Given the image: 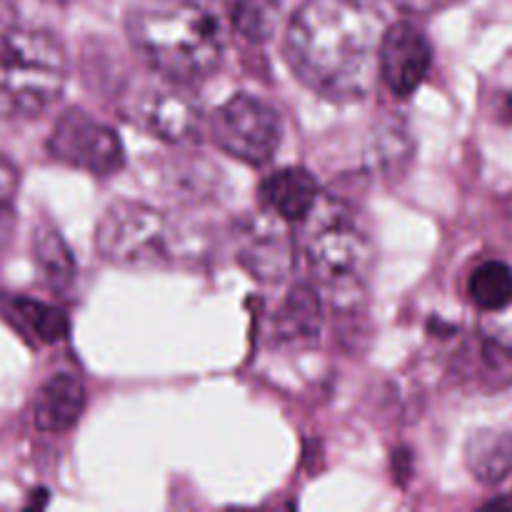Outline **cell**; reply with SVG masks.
Returning <instances> with one entry per match:
<instances>
[{
    "label": "cell",
    "instance_id": "obj_13",
    "mask_svg": "<svg viewBox=\"0 0 512 512\" xmlns=\"http://www.w3.org/2000/svg\"><path fill=\"white\" fill-rule=\"evenodd\" d=\"M0 313L30 343L53 345L63 340L65 333H68V318L58 308L40 303V300L5 295L0 300Z\"/></svg>",
    "mask_w": 512,
    "mask_h": 512
},
{
    "label": "cell",
    "instance_id": "obj_17",
    "mask_svg": "<svg viewBox=\"0 0 512 512\" xmlns=\"http://www.w3.org/2000/svg\"><path fill=\"white\" fill-rule=\"evenodd\" d=\"M35 263L50 288H68L75 275V260L58 230L40 228L33 238Z\"/></svg>",
    "mask_w": 512,
    "mask_h": 512
},
{
    "label": "cell",
    "instance_id": "obj_9",
    "mask_svg": "<svg viewBox=\"0 0 512 512\" xmlns=\"http://www.w3.org/2000/svg\"><path fill=\"white\" fill-rule=\"evenodd\" d=\"M433 63L428 38L413 23H395L385 28L380 43V75L398 98H408L420 88Z\"/></svg>",
    "mask_w": 512,
    "mask_h": 512
},
{
    "label": "cell",
    "instance_id": "obj_20",
    "mask_svg": "<svg viewBox=\"0 0 512 512\" xmlns=\"http://www.w3.org/2000/svg\"><path fill=\"white\" fill-rule=\"evenodd\" d=\"M505 118L512 120V93L508 95V100H505Z\"/></svg>",
    "mask_w": 512,
    "mask_h": 512
},
{
    "label": "cell",
    "instance_id": "obj_22",
    "mask_svg": "<svg viewBox=\"0 0 512 512\" xmlns=\"http://www.w3.org/2000/svg\"><path fill=\"white\" fill-rule=\"evenodd\" d=\"M438 3H445V5H448V3H460V0H438Z\"/></svg>",
    "mask_w": 512,
    "mask_h": 512
},
{
    "label": "cell",
    "instance_id": "obj_11",
    "mask_svg": "<svg viewBox=\"0 0 512 512\" xmlns=\"http://www.w3.org/2000/svg\"><path fill=\"white\" fill-rule=\"evenodd\" d=\"M85 410V388L73 373H58L40 388L33 420L43 433H68Z\"/></svg>",
    "mask_w": 512,
    "mask_h": 512
},
{
    "label": "cell",
    "instance_id": "obj_3",
    "mask_svg": "<svg viewBox=\"0 0 512 512\" xmlns=\"http://www.w3.org/2000/svg\"><path fill=\"white\" fill-rule=\"evenodd\" d=\"M68 78L65 48L50 30L15 23L0 30V115H40Z\"/></svg>",
    "mask_w": 512,
    "mask_h": 512
},
{
    "label": "cell",
    "instance_id": "obj_12",
    "mask_svg": "<svg viewBox=\"0 0 512 512\" xmlns=\"http://www.w3.org/2000/svg\"><path fill=\"white\" fill-rule=\"evenodd\" d=\"M265 205L283 220H303L313 213L318 183L305 168H280L263 180Z\"/></svg>",
    "mask_w": 512,
    "mask_h": 512
},
{
    "label": "cell",
    "instance_id": "obj_16",
    "mask_svg": "<svg viewBox=\"0 0 512 512\" xmlns=\"http://www.w3.org/2000/svg\"><path fill=\"white\" fill-rule=\"evenodd\" d=\"M470 470L483 483H500L512 470V438L510 435L483 433L468 445Z\"/></svg>",
    "mask_w": 512,
    "mask_h": 512
},
{
    "label": "cell",
    "instance_id": "obj_1",
    "mask_svg": "<svg viewBox=\"0 0 512 512\" xmlns=\"http://www.w3.org/2000/svg\"><path fill=\"white\" fill-rule=\"evenodd\" d=\"M385 20L370 0H305L290 20L285 55L293 73L330 100H360L380 75Z\"/></svg>",
    "mask_w": 512,
    "mask_h": 512
},
{
    "label": "cell",
    "instance_id": "obj_8",
    "mask_svg": "<svg viewBox=\"0 0 512 512\" xmlns=\"http://www.w3.org/2000/svg\"><path fill=\"white\" fill-rule=\"evenodd\" d=\"M48 150L60 163L90 175H113L125 163L118 133L78 108L60 115L48 138Z\"/></svg>",
    "mask_w": 512,
    "mask_h": 512
},
{
    "label": "cell",
    "instance_id": "obj_5",
    "mask_svg": "<svg viewBox=\"0 0 512 512\" xmlns=\"http://www.w3.org/2000/svg\"><path fill=\"white\" fill-rule=\"evenodd\" d=\"M280 115L255 95L238 93L213 115V138L220 150L245 165H265L280 148Z\"/></svg>",
    "mask_w": 512,
    "mask_h": 512
},
{
    "label": "cell",
    "instance_id": "obj_14",
    "mask_svg": "<svg viewBox=\"0 0 512 512\" xmlns=\"http://www.w3.org/2000/svg\"><path fill=\"white\" fill-rule=\"evenodd\" d=\"M320 323H323V313H320L318 295L308 285H298L280 310L275 333L283 343H310L318 338Z\"/></svg>",
    "mask_w": 512,
    "mask_h": 512
},
{
    "label": "cell",
    "instance_id": "obj_18",
    "mask_svg": "<svg viewBox=\"0 0 512 512\" xmlns=\"http://www.w3.org/2000/svg\"><path fill=\"white\" fill-rule=\"evenodd\" d=\"M230 23L235 33L248 43H265L278 30L280 3L278 0H238Z\"/></svg>",
    "mask_w": 512,
    "mask_h": 512
},
{
    "label": "cell",
    "instance_id": "obj_6",
    "mask_svg": "<svg viewBox=\"0 0 512 512\" xmlns=\"http://www.w3.org/2000/svg\"><path fill=\"white\" fill-rule=\"evenodd\" d=\"M308 265L315 278L330 290H355L373 265L370 238L348 218L318 225L308 240Z\"/></svg>",
    "mask_w": 512,
    "mask_h": 512
},
{
    "label": "cell",
    "instance_id": "obj_7",
    "mask_svg": "<svg viewBox=\"0 0 512 512\" xmlns=\"http://www.w3.org/2000/svg\"><path fill=\"white\" fill-rule=\"evenodd\" d=\"M130 118L165 143H185L198 138L203 125V105L190 83L160 75L143 83L130 100Z\"/></svg>",
    "mask_w": 512,
    "mask_h": 512
},
{
    "label": "cell",
    "instance_id": "obj_10",
    "mask_svg": "<svg viewBox=\"0 0 512 512\" xmlns=\"http://www.w3.org/2000/svg\"><path fill=\"white\" fill-rule=\"evenodd\" d=\"M240 263L258 280L278 283L293 268V243L278 215H258L240 230Z\"/></svg>",
    "mask_w": 512,
    "mask_h": 512
},
{
    "label": "cell",
    "instance_id": "obj_19",
    "mask_svg": "<svg viewBox=\"0 0 512 512\" xmlns=\"http://www.w3.org/2000/svg\"><path fill=\"white\" fill-rule=\"evenodd\" d=\"M18 188H20V173L13 165V160L5 158L0 153V230L5 228L10 218H13L15 200H18Z\"/></svg>",
    "mask_w": 512,
    "mask_h": 512
},
{
    "label": "cell",
    "instance_id": "obj_15",
    "mask_svg": "<svg viewBox=\"0 0 512 512\" xmlns=\"http://www.w3.org/2000/svg\"><path fill=\"white\" fill-rule=\"evenodd\" d=\"M470 300L485 313H500L512 305V268L503 260L478 265L468 280Z\"/></svg>",
    "mask_w": 512,
    "mask_h": 512
},
{
    "label": "cell",
    "instance_id": "obj_2",
    "mask_svg": "<svg viewBox=\"0 0 512 512\" xmlns=\"http://www.w3.org/2000/svg\"><path fill=\"white\" fill-rule=\"evenodd\" d=\"M128 30L155 73L183 83L215 73L228 48V28L213 0H140Z\"/></svg>",
    "mask_w": 512,
    "mask_h": 512
},
{
    "label": "cell",
    "instance_id": "obj_4",
    "mask_svg": "<svg viewBox=\"0 0 512 512\" xmlns=\"http://www.w3.org/2000/svg\"><path fill=\"white\" fill-rule=\"evenodd\" d=\"M95 248L123 268H155L170 258V228L160 210L135 200L110 205L95 230Z\"/></svg>",
    "mask_w": 512,
    "mask_h": 512
},
{
    "label": "cell",
    "instance_id": "obj_21",
    "mask_svg": "<svg viewBox=\"0 0 512 512\" xmlns=\"http://www.w3.org/2000/svg\"><path fill=\"white\" fill-rule=\"evenodd\" d=\"M45 3H50V5H70V3H75V0H45Z\"/></svg>",
    "mask_w": 512,
    "mask_h": 512
}]
</instances>
